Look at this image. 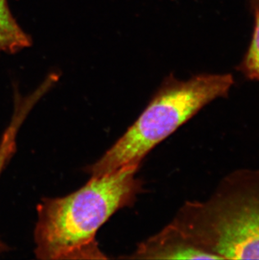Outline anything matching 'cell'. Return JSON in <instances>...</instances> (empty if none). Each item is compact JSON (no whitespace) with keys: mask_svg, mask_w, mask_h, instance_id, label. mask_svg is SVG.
Segmentation results:
<instances>
[{"mask_svg":"<svg viewBox=\"0 0 259 260\" xmlns=\"http://www.w3.org/2000/svg\"><path fill=\"white\" fill-rule=\"evenodd\" d=\"M139 165L91 177L76 191L37 205L35 255L42 260L106 259L96 235L111 216L131 207L143 191Z\"/></svg>","mask_w":259,"mask_h":260,"instance_id":"6da1fadb","label":"cell"},{"mask_svg":"<svg viewBox=\"0 0 259 260\" xmlns=\"http://www.w3.org/2000/svg\"><path fill=\"white\" fill-rule=\"evenodd\" d=\"M167 226L211 259H259V169H238L210 197L187 201Z\"/></svg>","mask_w":259,"mask_h":260,"instance_id":"7a4b0ae2","label":"cell"},{"mask_svg":"<svg viewBox=\"0 0 259 260\" xmlns=\"http://www.w3.org/2000/svg\"><path fill=\"white\" fill-rule=\"evenodd\" d=\"M232 74H199L164 79L149 104L112 147L85 171L91 177L110 174L128 165H142L159 143L213 101L228 98L234 86Z\"/></svg>","mask_w":259,"mask_h":260,"instance_id":"3957f363","label":"cell"},{"mask_svg":"<svg viewBox=\"0 0 259 260\" xmlns=\"http://www.w3.org/2000/svg\"><path fill=\"white\" fill-rule=\"evenodd\" d=\"M29 45V37L13 17L7 1L0 0V52L15 53Z\"/></svg>","mask_w":259,"mask_h":260,"instance_id":"277c9868","label":"cell"},{"mask_svg":"<svg viewBox=\"0 0 259 260\" xmlns=\"http://www.w3.org/2000/svg\"><path fill=\"white\" fill-rule=\"evenodd\" d=\"M250 3L254 14V27L248 48L237 70L245 79L259 84V0H250Z\"/></svg>","mask_w":259,"mask_h":260,"instance_id":"5b68a950","label":"cell"},{"mask_svg":"<svg viewBox=\"0 0 259 260\" xmlns=\"http://www.w3.org/2000/svg\"><path fill=\"white\" fill-rule=\"evenodd\" d=\"M19 124L20 123H18L17 116H15L3 136L2 140L0 141V176L15 151V136L17 133L16 132ZM5 250H7V246L3 243L2 241H0V252Z\"/></svg>","mask_w":259,"mask_h":260,"instance_id":"8992f818","label":"cell"}]
</instances>
